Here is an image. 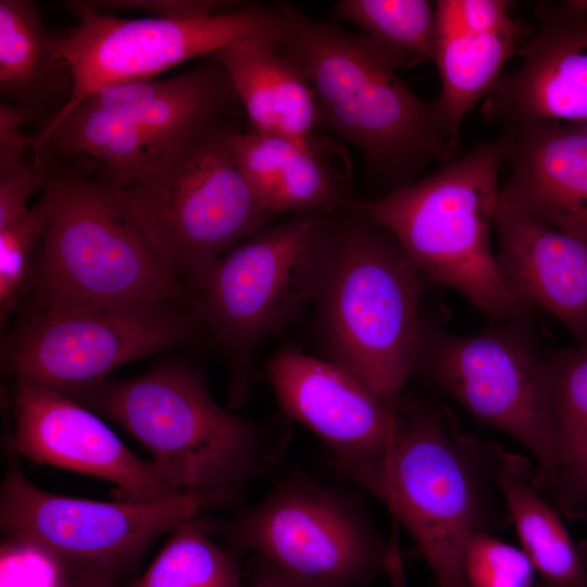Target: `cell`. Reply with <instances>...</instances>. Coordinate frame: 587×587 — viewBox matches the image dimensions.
<instances>
[{
	"label": "cell",
	"mask_w": 587,
	"mask_h": 587,
	"mask_svg": "<svg viewBox=\"0 0 587 587\" xmlns=\"http://www.w3.org/2000/svg\"><path fill=\"white\" fill-rule=\"evenodd\" d=\"M275 10L278 46L308 78L320 126L354 145L371 170L398 188L433 159H452L436 102L419 97L397 74L415 65L409 57L290 4Z\"/></svg>",
	"instance_id": "1"
},
{
	"label": "cell",
	"mask_w": 587,
	"mask_h": 587,
	"mask_svg": "<svg viewBox=\"0 0 587 587\" xmlns=\"http://www.w3.org/2000/svg\"><path fill=\"white\" fill-rule=\"evenodd\" d=\"M115 422L150 453L175 491H197L226 503L283 459L287 433L220 405L204 371L171 360L145 373L64 394Z\"/></svg>",
	"instance_id": "2"
},
{
	"label": "cell",
	"mask_w": 587,
	"mask_h": 587,
	"mask_svg": "<svg viewBox=\"0 0 587 587\" xmlns=\"http://www.w3.org/2000/svg\"><path fill=\"white\" fill-rule=\"evenodd\" d=\"M425 279L386 229L350 204L333 214L329 255L314 302L326 352L396 416L413 373Z\"/></svg>",
	"instance_id": "3"
},
{
	"label": "cell",
	"mask_w": 587,
	"mask_h": 587,
	"mask_svg": "<svg viewBox=\"0 0 587 587\" xmlns=\"http://www.w3.org/2000/svg\"><path fill=\"white\" fill-rule=\"evenodd\" d=\"M505 163L500 138L475 145L425 178L350 205L389 232L425 282L455 289L498 321L528 317L491 248Z\"/></svg>",
	"instance_id": "4"
},
{
	"label": "cell",
	"mask_w": 587,
	"mask_h": 587,
	"mask_svg": "<svg viewBox=\"0 0 587 587\" xmlns=\"http://www.w3.org/2000/svg\"><path fill=\"white\" fill-rule=\"evenodd\" d=\"M333 214L300 213L268 225L223 254L193 290V312L228 364L229 407L251 394L258 347L314 304Z\"/></svg>",
	"instance_id": "5"
},
{
	"label": "cell",
	"mask_w": 587,
	"mask_h": 587,
	"mask_svg": "<svg viewBox=\"0 0 587 587\" xmlns=\"http://www.w3.org/2000/svg\"><path fill=\"white\" fill-rule=\"evenodd\" d=\"M49 217L34 266L36 297L149 299L193 311L124 188L86 165L51 170Z\"/></svg>",
	"instance_id": "6"
},
{
	"label": "cell",
	"mask_w": 587,
	"mask_h": 587,
	"mask_svg": "<svg viewBox=\"0 0 587 587\" xmlns=\"http://www.w3.org/2000/svg\"><path fill=\"white\" fill-rule=\"evenodd\" d=\"M236 129L222 117L200 126L124 188L192 292L223 254L274 217L258 203L239 170L232 146Z\"/></svg>",
	"instance_id": "7"
},
{
	"label": "cell",
	"mask_w": 587,
	"mask_h": 587,
	"mask_svg": "<svg viewBox=\"0 0 587 587\" xmlns=\"http://www.w3.org/2000/svg\"><path fill=\"white\" fill-rule=\"evenodd\" d=\"M451 413L403 395L383 503L408 530L438 587H465L462 560L473 533L487 530L490 478L484 441L461 433Z\"/></svg>",
	"instance_id": "8"
},
{
	"label": "cell",
	"mask_w": 587,
	"mask_h": 587,
	"mask_svg": "<svg viewBox=\"0 0 587 587\" xmlns=\"http://www.w3.org/2000/svg\"><path fill=\"white\" fill-rule=\"evenodd\" d=\"M3 442L1 534L11 545L42 558L55 575L118 584L159 536L226 503L197 491L145 502L48 492L25 476L18 454L5 437Z\"/></svg>",
	"instance_id": "9"
},
{
	"label": "cell",
	"mask_w": 587,
	"mask_h": 587,
	"mask_svg": "<svg viewBox=\"0 0 587 587\" xmlns=\"http://www.w3.org/2000/svg\"><path fill=\"white\" fill-rule=\"evenodd\" d=\"M204 329L193 311L159 300L36 297L2 347L15 382L68 394L134 360L187 345Z\"/></svg>",
	"instance_id": "10"
},
{
	"label": "cell",
	"mask_w": 587,
	"mask_h": 587,
	"mask_svg": "<svg viewBox=\"0 0 587 587\" xmlns=\"http://www.w3.org/2000/svg\"><path fill=\"white\" fill-rule=\"evenodd\" d=\"M233 550L253 551L301 587H361L384 571L397 578V549L351 495L291 473L259 503L225 520L200 516Z\"/></svg>",
	"instance_id": "11"
},
{
	"label": "cell",
	"mask_w": 587,
	"mask_h": 587,
	"mask_svg": "<svg viewBox=\"0 0 587 587\" xmlns=\"http://www.w3.org/2000/svg\"><path fill=\"white\" fill-rule=\"evenodd\" d=\"M515 321L473 335H453L423 321L413 372L529 449L539 462L534 478L539 489L547 487L557 458L549 364Z\"/></svg>",
	"instance_id": "12"
},
{
	"label": "cell",
	"mask_w": 587,
	"mask_h": 587,
	"mask_svg": "<svg viewBox=\"0 0 587 587\" xmlns=\"http://www.w3.org/2000/svg\"><path fill=\"white\" fill-rule=\"evenodd\" d=\"M63 5L77 18L74 27L58 34V54L70 66L74 86L70 101L46 124L105 87L152 79L190 59L277 27L276 10L258 4L190 20L123 18L87 0Z\"/></svg>",
	"instance_id": "13"
},
{
	"label": "cell",
	"mask_w": 587,
	"mask_h": 587,
	"mask_svg": "<svg viewBox=\"0 0 587 587\" xmlns=\"http://www.w3.org/2000/svg\"><path fill=\"white\" fill-rule=\"evenodd\" d=\"M264 373L283 413L315 434L337 470L383 501L396 416L348 367L291 346L277 349Z\"/></svg>",
	"instance_id": "14"
},
{
	"label": "cell",
	"mask_w": 587,
	"mask_h": 587,
	"mask_svg": "<svg viewBox=\"0 0 587 587\" xmlns=\"http://www.w3.org/2000/svg\"><path fill=\"white\" fill-rule=\"evenodd\" d=\"M4 437L17 454L105 479L117 500L154 501L173 494L151 461L134 453L98 415L63 392L15 382Z\"/></svg>",
	"instance_id": "15"
},
{
	"label": "cell",
	"mask_w": 587,
	"mask_h": 587,
	"mask_svg": "<svg viewBox=\"0 0 587 587\" xmlns=\"http://www.w3.org/2000/svg\"><path fill=\"white\" fill-rule=\"evenodd\" d=\"M536 15L538 27L517 48L521 66L485 98L483 116L504 128L587 124V18L550 2L537 4Z\"/></svg>",
	"instance_id": "16"
},
{
	"label": "cell",
	"mask_w": 587,
	"mask_h": 587,
	"mask_svg": "<svg viewBox=\"0 0 587 587\" xmlns=\"http://www.w3.org/2000/svg\"><path fill=\"white\" fill-rule=\"evenodd\" d=\"M499 270L528 310L554 315L587 346V245L498 197Z\"/></svg>",
	"instance_id": "17"
},
{
	"label": "cell",
	"mask_w": 587,
	"mask_h": 587,
	"mask_svg": "<svg viewBox=\"0 0 587 587\" xmlns=\"http://www.w3.org/2000/svg\"><path fill=\"white\" fill-rule=\"evenodd\" d=\"M499 138L511 167L500 196L587 245V124L534 122Z\"/></svg>",
	"instance_id": "18"
},
{
	"label": "cell",
	"mask_w": 587,
	"mask_h": 587,
	"mask_svg": "<svg viewBox=\"0 0 587 587\" xmlns=\"http://www.w3.org/2000/svg\"><path fill=\"white\" fill-rule=\"evenodd\" d=\"M276 34L277 27L247 36L210 58L227 74L251 130L313 142V130L320 126L314 91L279 48Z\"/></svg>",
	"instance_id": "19"
},
{
	"label": "cell",
	"mask_w": 587,
	"mask_h": 587,
	"mask_svg": "<svg viewBox=\"0 0 587 587\" xmlns=\"http://www.w3.org/2000/svg\"><path fill=\"white\" fill-rule=\"evenodd\" d=\"M83 101L129 121L170 150L189 133L223 117L238 99L223 67L211 59L168 79L109 86Z\"/></svg>",
	"instance_id": "20"
},
{
	"label": "cell",
	"mask_w": 587,
	"mask_h": 587,
	"mask_svg": "<svg viewBox=\"0 0 587 587\" xmlns=\"http://www.w3.org/2000/svg\"><path fill=\"white\" fill-rule=\"evenodd\" d=\"M232 146L253 197L272 215L333 213L347 205L314 142L237 128Z\"/></svg>",
	"instance_id": "21"
},
{
	"label": "cell",
	"mask_w": 587,
	"mask_h": 587,
	"mask_svg": "<svg viewBox=\"0 0 587 587\" xmlns=\"http://www.w3.org/2000/svg\"><path fill=\"white\" fill-rule=\"evenodd\" d=\"M490 478L500 490L539 587H587V567L558 512L538 494L526 458L484 441Z\"/></svg>",
	"instance_id": "22"
},
{
	"label": "cell",
	"mask_w": 587,
	"mask_h": 587,
	"mask_svg": "<svg viewBox=\"0 0 587 587\" xmlns=\"http://www.w3.org/2000/svg\"><path fill=\"white\" fill-rule=\"evenodd\" d=\"M73 86L72 71L58 54V34L48 29L37 4L32 0H0L3 101L36 116L46 109H53L55 115L70 101Z\"/></svg>",
	"instance_id": "23"
},
{
	"label": "cell",
	"mask_w": 587,
	"mask_h": 587,
	"mask_svg": "<svg viewBox=\"0 0 587 587\" xmlns=\"http://www.w3.org/2000/svg\"><path fill=\"white\" fill-rule=\"evenodd\" d=\"M34 161L51 152L86 159L111 184L125 188L167 150L152 136L123 117L79 102L60 120L30 136Z\"/></svg>",
	"instance_id": "24"
},
{
	"label": "cell",
	"mask_w": 587,
	"mask_h": 587,
	"mask_svg": "<svg viewBox=\"0 0 587 587\" xmlns=\"http://www.w3.org/2000/svg\"><path fill=\"white\" fill-rule=\"evenodd\" d=\"M520 30L512 17L485 32L437 25L434 61L441 89L435 102L453 153L464 118L480 99L490 95L503 75V65L516 54Z\"/></svg>",
	"instance_id": "25"
},
{
	"label": "cell",
	"mask_w": 587,
	"mask_h": 587,
	"mask_svg": "<svg viewBox=\"0 0 587 587\" xmlns=\"http://www.w3.org/2000/svg\"><path fill=\"white\" fill-rule=\"evenodd\" d=\"M557 458L547 486L560 510L587 521V346L548 358Z\"/></svg>",
	"instance_id": "26"
},
{
	"label": "cell",
	"mask_w": 587,
	"mask_h": 587,
	"mask_svg": "<svg viewBox=\"0 0 587 587\" xmlns=\"http://www.w3.org/2000/svg\"><path fill=\"white\" fill-rule=\"evenodd\" d=\"M128 587H243L234 553L222 548L200 516L176 526L142 576Z\"/></svg>",
	"instance_id": "27"
},
{
	"label": "cell",
	"mask_w": 587,
	"mask_h": 587,
	"mask_svg": "<svg viewBox=\"0 0 587 587\" xmlns=\"http://www.w3.org/2000/svg\"><path fill=\"white\" fill-rule=\"evenodd\" d=\"M337 17L361 28L365 36L409 57L415 64L435 58L436 3L427 0H340Z\"/></svg>",
	"instance_id": "28"
},
{
	"label": "cell",
	"mask_w": 587,
	"mask_h": 587,
	"mask_svg": "<svg viewBox=\"0 0 587 587\" xmlns=\"http://www.w3.org/2000/svg\"><path fill=\"white\" fill-rule=\"evenodd\" d=\"M49 217V202L42 193L39 201L23 215L0 228V319L1 324L16 309L34 284L33 253Z\"/></svg>",
	"instance_id": "29"
},
{
	"label": "cell",
	"mask_w": 587,
	"mask_h": 587,
	"mask_svg": "<svg viewBox=\"0 0 587 587\" xmlns=\"http://www.w3.org/2000/svg\"><path fill=\"white\" fill-rule=\"evenodd\" d=\"M534 573L522 549L488 530L473 533L465 546L462 560L465 587H532Z\"/></svg>",
	"instance_id": "30"
},
{
	"label": "cell",
	"mask_w": 587,
	"mask_h": 587,
	"mask_svg": "<svg viewBox=\"0 0 587 587\" xmlns=\"http://www.w3.org/2000/svg\"><path fill=\"white\" fill-rule=\"evenodd\" d=\"M48 161L24 162L0 171V228L23 215L29 208L27 200L38 190H45L49 180Z\"/></svg>",
	"instance_id": "31"
},
{
	"label": "cell",
	"mask_w": 587,
	"mask_h": 587,
	"mask_svg": "<svg viewBox=\"0 0 587 587\" xmlns=\"http://www.w3.org/2000/svg\"><path fill=\"white\" fill-rule=\"evenodd\" d=\"M435 3L437 25L441 27L485 32L511 17V2L504 0H439Z\"/></svg>",
	"instance_id": "32"
},
{
	"label": "cell",
	"mask_w": 587,
	"mask_h": 587,
	"mask_svg": "<svg viewBox=\"0 0 587 587\" xmlns=\"http://www.w3.org/2000/svg\"><path fill=\"white\" fill-rule=\"evenodd\" d=\"M98 10H139L151 17L165 20H190L210 16L241 7L239 2L224 0H101L90 1Z\"/></svg>",
	"instance_id": "33"
},
{
	"label": "cell",
	"mask_w": 587,
	"mask_h": 587,
	"mask_svg": "<svg viewBox=\"0 0 587 587\" xmlns=\"http://www.w3.org/2000/svg\"><path fill=\"white\" fill-rule=\"evenodd\" d=\"M36 114L16 104L0 102V171L24 163L23 154L29 147L30 136L21 132L22 125Z\"/></svg>",
	"instance_id": "34"
},
{
	"label": "cell",
	"mask_w": 587,
	"mask_h": 587,
	"mask_svg": "<svg viewBox=\"0 0 587 587\" xmlns=\"http://www.w3.org/2000/svg\"><path fill=\"white\" fill-rule=\"evenodd\" d=\"M243 587H301L277 566L258 557L254 560L249 582Z\"/></svg>",
	"instance_id": "35"
},
{
	"label": "cell",
	"mask_w": 587,
	"mask_h": 587,
	"mask_svg": "<svg viewBox=\"0 0 587 587\" xmlns=\"http://www.w3.org/2000/svg\"><path fill=\"white\" fill-rule=\"evenodd\" d=\"M51 587H128L118 584L55 575Z\"/></svg>",
	"instance_id": "36"
},
{
	"label": "cell",
	"mask_w": 587,
	"mask_h": 587,
	"mask_svg": "<svg viewBox=\"0 0 587 587\" xmlns=\"http://www.w3.org/2000/svg\"><path fill=\"white\" fill-rule=\"evenodd\" d=\"M562 3L571 11L587 18V0H566Z\"/></svg>",
	"instance_id": "37"
},
{
	"label": "cell",
	"mask_w": 587,
	"mask_h": 587,
	"mask_svg": "<svg viewBox=\"0 0 587 587\" xmlns=\"http://www.w3.org/2000/svg\"><path fill=\"white\" fill-rule=\"evenodd\" d=\"M578 550L580 552V555L583 558V561L587 567V541L583 542L579 547H578Z\"/></svg>",
	"instance_id": "38"
}]
</instances>
